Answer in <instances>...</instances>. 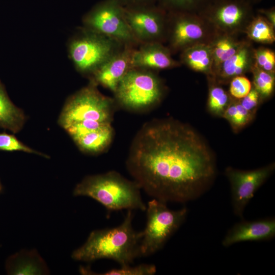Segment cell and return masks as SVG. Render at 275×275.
I'll use <instances>...</instances> for the list:
<instances>
[{
    "label": "cell",
    "instance_id": "ffe728a7",
    "mask_svg": "<svg viewBox=\"0 0 275 275\" xmlns=\"http://www.w3.org/2000/svg\"><path fill=\"white\" fill-rule=\"evenodd\" d=\"M245 41L238 39L237 35L218 33L215 36L209 43L213 58L211 75L219 65L238 51Z\"/></svg>",
    "mask_w": 275,
    "mask_h": 275
},
{
    "label": "cell",
    "instance_id": "5b68a950",
    "mask_svg": "<svg viewBox=\"0 0 275 275\" xmlns=\"http://www.w3.org/2000/svg\"><path fill=\"white\" fill-rule=\"evenodd\" d=\"M96 86L90 81L67 99L59 116L60 126L65 129L75 123L92 125L112 121L113 101L101 94Z\"/></svg>",
    "mask_w": 275,
    "mask_h": 275
},
{
    "label": "cell",
    "instance_id": "4316f807",
    "mask_svg": "<svg viewBox=\"0 0 275 275\" xmlns=\"http://www.w3.org/2000/svg\"><path fill=\"white\" fill-rule=\"evenodd\" d=\"M255 66L270 73H275V52L268 48H254Z\"/></svg>",
    "mask_w": 275,
    "mask_h": 275
},
{
    "label": "cell",
    "instance_id": "1f68e13d",
    "mask_svg": "<svg viewBox=\"0 0 275 275\" xmlns=\"http://www.w3.org/2000/svg\"><path fill=\"white\" fill-rule=\"evenodd\" d=\"M257 13L262 15L275 28V9L274 7L268 9H259Z\"/></svg>",
    "mask_w": 275,
    "mask_h": 275
},
{
    "label": "cell",
    "instance_id": "83f0119b",
    "mask_svg": "<svg viewBox=\"0 0 275 275\" xmlns=\"http://www.w3.org/2000/svg\"><path fill=\"white\" fill-rule=\"evenodd\" d=\"M156 272L154 264H142L135 266L130 265L120 266L119 268H113L107 271L95 274L101 275H153Z\"/></svg>",
    "mask_w": 275,
    "mask_h": 275
},
{
    "label": "cell",
    "instance_id": "4dcf8cb0",
    "mask_svg": "<svg viewBox=\"0 0 275 275\" xmlns=\"http://www.w3.org/2000/svg\"><path fill=\"white\" fill-rule=\"evenodd\" d=\"M123 7H134L156 4L157 0H118Z\"/></svg>",
    "mask_w": 275,
    "mask_h": 275
},
{
    "label": "cell",
    "instance_id": "7a4b0ae2",
    "mask_svg": "<svg viewBox=\"0 0 275 275\" xmlns=\"http://www.w3.org/2000/svg\"><path fill=\"white\" fill-rule=\"evenodd\" d=\"M132 210H127L123 222L116 227L91 232L86 242L74 250L71 257L75 260L91 262L107 259L120 266L130 265L140 257L142 232L132 227Z\"/></svg>",
    "mask_w": 275,
    "mask_h": 275
},
{
    "label": "cell",
    "instance_id": "8fae6325",
    "mask_svg": "<svg viewBox=\"0 0 275 275\" xmlns=\"http://www.w3.org/2000/svg\"><path fill=\"white\" fill-rule=\"evenodd\" d=\"M123 7L126 22L133 36L140 44L166 43L167 11L157 4Z\"/></svg>",
    "mask_w": 275,
    "mask_h": 275
},
{
    "label": "cell",
    "instance_id": "7402d4cb",
    "mask_svg": "<svg viewBox=\"0 0 275 275\" xmlns=\"http://www.w3.org/2000/svg\"><path fill=\"white\" fill-rule=\"evenodd\" d=\"M209 88L208 107L211 112L216 115L222 116L230 103L232 97L222 87L211 78Z\"/></svg>",
    "mask_w": 275,
    "mask_h": 275
},
{
    "label": "cell",
    "instance_id": "ac0fdd59",
    "mask_svg": "<svg viewBox=\"0 0 275 275\" xmlns=\"http://www.w3.org/2000/svg\"><path fill=\"white\" fill-rule=\"evenodd\" d=\"M179 62L195 71L210 76L213 58L210 44H198L185 49L180 52Z\"/></svg>",
    "mask_w": 275,
    "mask_h": 275
},
{
    "label": "cell",
    "instance_id": "4fadbf2b",
    "mask_svg": "<svg viewBox=\"0 0 275 275\" xmlns=\"http://www.w3.org/2000/svg\"><path fill=\"white\" fill-rule=\"evenodd\" d=\"M132 50L131 68L151 70L169 69L181 66L172 56L169 48L159 42L141 43Z\"/></svg>",
    "mask_w": 275,
    "mask_h": 275
},
{
    "label": "cell",
    "instance_id": "cb8c5ba5",
    "mask_svg": "<svg viewBox=\"0 0 275 275\" xmlns=\"http://www.w3.org/2000/svg\"><path fill=\"white\" fill-rule=\"evenodd\" d=\"M251 72L253 75V87L259 93L261 98L270 96L274 88V73L264 71L255 65Z\"/></svg>",
    "mask_w": 275,
    "mask_h": 275
},
{
    "label": "cell",
    "instance_id": "f546056e",
    "mask_svg": "<svg viewBox=\"0 0 275 275\" xmlns=\"http://www.w3.org/2000/svg\"><path fill=\"white\" fill-rule=\"evenodd\" d=\"M238 100L244 108L252 113L253 110L258 105L261 97L258 91L253 87L245 96Z\"/></svg>",
    "mask_w": 275,
    "mask_h": 275
},
{
    "label": "cell",
    "instance_id": "5bb4252c",
    "mask_svg": "<svg viewBox=\"0 0 275 275\" xmlns=\"http://www.w3.org/2000/svg\"><path fill=\"white\" fill-rule=\"evenodd\" d=\"M132 47L124 46L99 67L90 77V81L100 85L115 93L130 64Z\"/></svg>",
    "mask_w": 275,
    "mask_h": 275
},
{
    "label": "cell",
    "instance_id": "484cf974",
    "mask_svg": "<svg viewBox=\"0 0 275 275\" xmlns=\"http://www.w3.org/2000/svg\"><path fill=\"white\" fill-rule=\"evenodd\" d=\"M0 150L5 151H21L33 154L48 158L49 157L23 143L13 134L0 133Z\"/></svg>",
    "mask_w": 275,
    "mask_h": 275
},
{
    "label": "cell",
    "instance_id": "603a6c76",
    "mask_svg": "<svg viewBox=\"0 0 275 275\" xmlns=\"http://www.w3.org/2000/svg\"><path fill=\"white\" fill-rule=\"evenodd\" d=\"M211 0H157L156 4L167 12L199 13Z\"/></svg>",
    "mask_w": 275,
    "mask_h": 275
},
{
    "label": "cell",
    "instance_id": "2e32d148",
    "mask_svg": "<svg viewBox=\"0 0 275 275\" xmlns=\"http://www.w3.org/2000/svg\"><path fill=\"white\" fill-rule=\"evenodd\" d=\"M274 236V219L242 221L228 231L222 243L224 246L228 247L241 242L270 240Z\"/></svg>",
    "mask_w": 275,
    "mask_h": 275
},
{
    "label": "cell",
    "instance_id": "e0dca14e",
    "mask_svg": "<svg viewBox=\"0 0 275 275\" xmlns=\"http://www.w3.org/2000/svg\"><path fill=\"white\" fill-rule=\"evenodd\" d=\"M7 269L10 274H44L49 271L47 266L35 250H23L10 258Z\"/></svg>",
    "mask_w": 275,
    "mask_h": 275
},
{
    "label": "cell",
    "instance_id": "7c38bea8",
    "mask_svg": "<svg viewBox=\"0 0 275 275\" xmlns=\"http://www.w3.org/2000/svg\"><path fill=\"white\" fill-rule=\"evenodd\" d=\"M274 164L251 171L228 168L226 174L229 180L232 204L235 214L242 217L246 205L274 170Z\"/></svg>",
    "mask_w": 275,
    "mask_h": 275
},
{
    "label": "cell",
    "instance_id": "52a82bcc",
    "mask_svg": "<svg viewBox=\"0 0 275 275\" xmlns=\"http://www.w3.org/2000/svg\"><path fill=\"white\" fill-rule=\"evenodd\" d=\"M163 91L161 79L153 70L131 68L121 79L114 93L122 105L139 109L159 102Z\"/></svg>",
    "mask_w": 275,
    "mask_h": 275
},
{
    "label": "cell",
    "instance_id": "836d02e7",
    "mask_svg": "<svg viewBox=\"0 0 275 275\" xmlns=\"http://www.w3.org/2000/svg\"><path fill=\"white\" fill-rule=\"evenodd\" d=\"M2 186L0 182V193L2 191Z\"/></svg>",
    "mask_w": 275,
    "mask_h": 275
},
{
    "label": "cell",
    "instance_id": "f1b7e54d",
    "mask_svg": "<svg viewBox=\"0 0 275 275\" xmlns=\"http://www.w3.org/2000/svg\"><path fill=\"white\" fill-rule=\"evenodd\" d=\"M229 82V94L236 99H240L245 96L252 88L251 81L244 75L236 76Z\"/></svg>",
    "mask_w": 275,
    "mask_h": 275
},
{
    "label": "cell",
    "instance_id": "3957f363",
    "mask_svg": "<svg viewBox=\"0 0 275 275\" xmlns=\"http://www.w3.org/2000/svg\"><path fill=\"white\" fill-rule=\"evenodd\" d=\"M141 189L135 181L110 171L86 176L76 185L73 194L91 198L109 212L123 209L144 211L147 205L143 200Z\"/></svg>",
    "mask_w": 275,
    "mask_h": 275
},
{
    "label": "cell",
    "instance_id": "d4e9b609",
    "mask_svg": "<svg viewBox=\"0 0 275 275\" xmlns=\"http://www.w3.org/2000/svg\"><path fill=\"white\" fill-rule=\"evenodd\" d=\"M252 112L244 108L239 101H232V99L224 111L222 116L226 119L235 129L241 128L251 121Z\"/></svg>",
    "mask_w": 275,
    "mask_h": 275
},
{
    "label": "cell",
    "instance_id": "9a60e30c",
    "mask_svg": "<svg viewBox=\"0 0 275 275\" xmlns=\"http://www.w3.org/2000/svg\"><path fill=\"white\" fill-rule=\"evenodd\" d=\"M254 48L251 41L245 40L238 51L219 65L208 77L218 84H224L236 76L251 72L255 65Z\"/></svg>",
    "mask_w": 275,
    "mask_h": 275
},
{
    "label": "cell",
    "instance_id": "d6986e66",
    "mask_svg": "<svg viewBox=\"0 0 275 275\" xmlns=\"http://www.w3.org/2000/svg\"><path fill=\"white\" fill-rule=\"evenodd\" d=\"M26 121L23 111L12 102L0 80V128L16 133L22 129Z\"/></svg>",
    "mask_w": 275,
    "mask_h": 275
},
{
    "label": "cell",
    "instance_id": "44dd1931",
    "mask_svg": "<svg viewBox=\"0 0 275 275\" xmlns=\"http://www.w3.org/2000/svg\"><path fill=\"white\" fill-rule=\"evenodd\" d=\"M274 29L264 17L257 13L249 23L243 34L251 41L271 44L275 41Z\"/></svg>",
    "mask_w": 275,
    "mask_h": 275
},
{
    "label": "cell",
    "instance_id": "ba28073f",
    "mask_svg": "<svg viewBox=\"0 0 275 275\" xmlns=\"http://www.w3.org/2000/svg\"><path fill=\"white\" fill-rule=\"evenodd\" d=\"M218 33L198 13L167 12L166 43L172 54L198 44H209Z\"/></svg>",
    "mask_w": 275,
    "mask_h": 275
},
{
    "label": "cell",
    "instance_id": "d6a6232c",
    "mask_svg": "<svg viewBox=\"0 0 275 275\" xmlns=\"http://www.w3.org/2000/svg\"><path fill=\"white\" fill-rule=\"evenodd\" d=\"M245 1L252 3L253 5L254 4H256V3L261 1V0H245Z\"/></svg>",
    "mask_w": 275,
    "mask_h": 275
},
{
    "label": "cell",
    "instance_id": "30bf717a",
    "mask_svg": "<svg viewBox=\"0 0 275 275\" xmlns=\"http://www.w3.org/2000/svg\"><path fill=\"white\" fill-rule=\"evenodd\" d=\"M245 0H211L199 13L218 33H243L255 15Z\"/></svg>",
    "mask_w": 275,
    "mask_h": 275
},
{
    "label": "cell",
    "instance_id": "8992f818",
    "mask_svg": "<svg viewBox=\"0 0 275 275\" xmlns=\"http://www.w3.org/2000/svg\"><path fill=\"white\" fill-rule=\"evenodd\" d=\"M166 203L155 199L147 203L146 225L141 231L140 257L151 255L161 249L186 217V208L172 210Z\"/></svg>",
    "mask_w": 275,
    "mask_h": 275
},
{
    "label": "cell",
    "instance_id": "6da1fadb",
    "mask_svg": "<svg viewBox=\"0 0 275 275\" xmlns=\"http://www.w3.org/2000/svg\"><path fill=\"white\" fill-rule=\"evenodd\" d=\"M126 166L141 189L165 203L198 198L216 175L215 159L203 139L190 127L171 120L142 127L132 142Z\"/></svg>",
    "mask_w": 275,
    "mask_h": 275
},
{
    "label": "cell",
    "instance_id": "9c48e42d",
    "mask_svg": "<svg viewBox=\"0 0 275 275\" xmlns=\"http://www.w3.org/2000/svg\"><path fill=\"white\" fill-rule=\"evenodd\" d=\"M84 27L113 39L122 45L138 47L141 44L125 20L124 7L118 0H103L82 18Z\"/></svg>",
    "mask_w": 275,
    "mask_h": 275
},
{
    "label": "cell",
    "instance_id": "277c9868",
    "mask_svg": "<svg viewBox=\"0 0 275 275\" xmlns=\"http://www.w3.org/2000/svg\"><path fill=\"white\" fill-rule=\"evenodd\" d=\"M123 46L113 39L83 27L69 40L68 52L76 70L90 76Z\"/></svg>",
    "mask_w": 275,
    "mask_h": 275
}]
</instances>
